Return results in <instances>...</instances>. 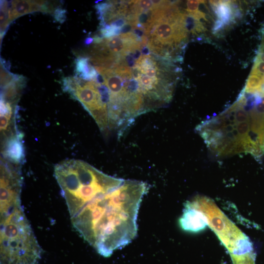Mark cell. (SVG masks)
Segmentation results:
<instances>
[{"instance_id":"1","label":"cell","mask_w":264,"mask_h":264,"mask_svg":"<svg viewBox=\"0 0 264 264\" xmlns=\"http://www.w3.org/2000/svg\"><path fill=\"white\" fill-rule=\"evenodd\" d=\"M149 189L144 182L124 179L115 186L68 203L72 224L99 254L110 257L136 237L138 210Z\"/></svg>"},{"instance_id":"2","label":"cell","mask_w":264,"mask_h":264,"mask_svg":"<svg viewBox=\"0 0 264 264\" xmlns=\"http://www.w3.org/2000/svg\"><path fill=\"white\" fill-rule=\"evenodd\" d=\"M196 131L215 155L264 154V92L243 89L237 100L217 115L202 121Z\"/></svg>"},{"instance_id":"3","label":"cell","mask_w":264,"mask_h":264,"mask_svg":"<svg viewBox=\"0 0 264 264\" xmlns=\"http://www.w3.org/2000/svg\"><path fill=\"white\" fill-rule=\"evenodd\" d=\"M0 264H38L42 249L22 207L0 215Z\"/></svg>"},{"instance_id":"4","label":"cell","mask_w":264,"mask_h":264,"mask_svg":"<svg viewBox=\"0 0 264 264\" xmlns=\"http://www.w3.org/2000/svg\"><path fill=\"white\" fill-rule=\"evenodd\" d=\"M64 86L65 90L78 100L89 112L101 132L107 133L109 131L108 107L102 101L97 82L68 78Z\"/></svg>"},{"instance_id":"5","label":"cell","mask_w":264,"mask_h":264,"mask_svg":"<svg viewBox=\"0 0 264 264\" xmlns=\"http://www.w3.org/2000/svg\"><path fill=\"white\" fill-rule=\"evenodd\" d=\"M22 165L0 159V214L22 206Z\"/></svg>"},{"instance_id":"6","label":"cell","mask_w":264,"mask_h":264,"mask_svg":"<svg viewBox=\"0 0 264 264\" xmlns=\"http://www.w3.org/2000/svg\"><path fill=\"white\" fill-rule=\"evenodd\" d=\"M1 157L13 164L22 165L25 154L22 133L19 132L1 142Z\"/></svg>"},{"instance_id":"7","label":"cell","mask_w":264,"mask_h":264,"mask_svg":"<svg viewBox=\"0 0 264 264\" xmlns=\"http://www.w3.org/2000/svg\"><path fill=\"white\" fill-rule=\"evenodd\" d=\"M183 229L195 232L202 229L206 225L205 218L190 203H188L179 220Z\"/></svg>"},{"instance_id":"8","label":"cell","mask_w":264,"mask_h":264,"mask_svg":"<svg viewBox=\"0 0 264 264\" xmlns=\"http://www.w3.org/2000/svg\"><path fill=\"white\" fill-rule=\"evenodd\" d=\"M45 2L42 0H14L9 9V20L11 22L16 18L32 12L43 10Z\"/></svg>"},{"instance_id":"9","label":"cell","mask_w":264,"mask_h":264,"mask_svg":"<svg viewBox=\"0 0 264 264\" xmlns=\"http://www.w3.org/2000/svg\"><path fill=\"white\" fill-rule=\"evenodd\" d=\"M76 70L80 76L85 80H95L97 75L96 70L88 62V59L81 58L76 62Z\"/></svg>"},{"instance_id":"10","label":"cell","mask_w":264,"mask_h":264,"mask_svg":"<svg viewBox=\"0 0 264 264\" xmlns=\"http://www.w3.org/2000/svg\"><path fill=\"white\" fill-rule=\"evenodd\" d=\"M9 9H8L7 2L4 1L2 2L0 7V29L1 31L4 30L8 23L9 20Z\"/></svg>"},{"instance_id":"11","label":"cell","mask_w":264,"mask_h":264,"mask_svg":"<svg viewBox=\"0 0 264 264\" xmlns=\"http://www.w3.org/2000/svg\"><path fill=\"white\" fill-rule=\"evenodd\" d=\"M201 0H191L186 2V13L193 16L195 15L199 10V6Z\"/></svg>"},{"instance_id":"12","label":"cell","mask_w":264,"mask_h":264,"mask_svg":"<svg viewBox=\"0 0 264 264\" xmlns=\"http://www.w3.org/2000/svg\"><path fill=\"white\" fill-rule=\"evenodd\" d=\"M65 11L62 10L58 9L55 11V17L58 21H61L64 18Z\"/></svg>"},{"instance_id":"13","label":"cell","mask_w":264,"mask_h":264,"mask_svg":"<svg viewBox=\"0 0 264 264\" xmlns=\"http://www.w3.org/2000/svg\"><path fill=\"white\" fill-rule=\"evenodd\" d=\"M93 41V39L92 38H88L86 40V43L87 44H89L91 43Z\"/></svg>"},{"instance_id":"14","label":"cell","mask_w":264,"mask_h":264,"mask_svg":"<svg viewBox=\"0 0 264 264\" xmlns=\"http://www.w3.org/2000/svg\"><path fill=\"white\" fill-rule=\"evenodd\" d=\"M249 264H254V261H251L249 263Z\"/></svg>"}]
</instances>
